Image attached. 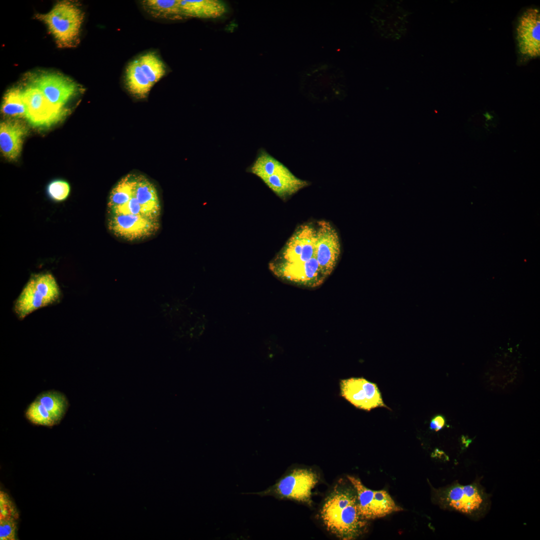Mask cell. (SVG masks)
Segmentation results:
<instances>
[{
	"label": "cell",
	"mask_w": 540,
	"mask_h": 540,
	"mask_svg": "<svg viewBox=\"0 0 540 540\" xmlns=\"http://www.w3.org/2000/svg\"><path fill=\"white\" fill-rule=\"evenodd\" d=\"M320 516L327 530L343 540L356 539L366 526L358 510L355 489L342 482L326 499Z\"/></svg>",
	"instance_id": "1"
},
{
	"label": "cell",
	"mask_w": 540,
	"mask_h": 540,
	"mask_svg": "<svg viewBox=\"0 0 540 540\" xmlns=\"http://www.w3.org/2000/svg\"><path fill=\"white\" fill-rule=\"evenodd\" d=\"M440 503L474 520L483 518L490 506V496L479 482L462 485L455 482L438 493Z\"/></svg>",
	"instance_id": "2"
},
{
	"label": "cell",
	"mask_w": 540,
	"mask_h": 540,
	"mask_svg": "<svg viewBox=\"0 0 540 540\" xmlns=\"http://www.w3.org/2000/svg\"><path fill=\"white\" fill-rule=\"evenodd\" d=\"M36 18L46 25L58 46L70 48L78 43L84 14L74 4L58 2L49 12L38 14Z\"/></svg>",
	"instance_id": "3"
},
{
	"label": "cell",
	"mask_w": 540,
	"mask_h": 540,
	"mask_svg": "<svg viewBox=\"0 0 540 540\" xmlns=\"http://www.w3.org/2000/svg\"><path fill=\"white\" fill-rule=\"evenodd\" d=\"M60 296V288L51 274H36L22 290L16 302L14 310L22 319L34 310L53 304Z\"/></svg>",
	"instance_id": "4"
},
{
	"label": "cell",
	"mask_w": 540,
	"mask_h": 540,
	"mask_svg": "<svg viewBox=\"0 0 540 540\" xmlns=\"http://www.w3.org/2000/svg\"><path fill=\"white\" fill-rule=\"evenodd\" d=\"M317 474L311 470L296 468L280 478L266 490L243 494L272 496L279 499H290L310 504L312 491L318 482Z\"/></svg>",
	"instance_id": "5"
},
{
	"label": "cell",
	"mask_w": 540,
	"mask_h": 540,
	"mask_svg": "<svg viewBox=\"0 0 540 540\" xmlns=\"http://www.w3.org/2000/svg\"><path fill=\"white\" fill-rule=\"evenodd\" d=\"M28 122L33 126L48 128L64 118L68 112L64 107L51 103L36 86L30 84L22 90Z\"/></svg>",
	"instance_id": "6"
},
{
	"label": "cell",
	"mask_w": 540,
	"mask_h": 540,
	"mask_svg": "<svg viewBox=\"0 0 540 540\" xmlns=\"http://www.w3.org/2000/svg\"><path fill=\"white\" fill-rule=\"evenodd\" d=\"M347 478L356 490L358 510L364 520L380 518L402 510L386 491L372 490L366 487L359 478L350 476Z\"/></svg>",
	"instance_id": "7"
},
{
	"label": "cell",
	"mask_w": 540,
	"mask_h": 540,
	"mask_svg": "<svg viewBox=\"0 0 540 540\" xmlns=\"http://www.w3.org/2000/svg\"><path fill=\"white\" fill-rule=\"evenodd\" d=\"M270 268L280 278L304 287L318 286L326 278L321 270L316 256L304 262H271Z\"/></svg>",
	"instance_id": "8"
},
{
	"label": "cell",
	"mask_w": 540,
	"mask_h": 540,
	"mask_svg": "<svg viewBox=\"0 0 540 540\" xmlns=\"http://www.w3.org/2000/svg\"><path fill=\"white\" fill-rule=\"evenodd\" d=\"M160 227V220L132 214H110L108 228L116 236L129 241L139 240L155 234Z\"/></svg>",
	"instance_id": "9"
},
{
	"label": "cell",
	"mask_w": 540,
	"mask_h": 540,
	"mask_svg": "<svg viewBox=\"0 0 540 540\" xmlns=\"http://www.w3.org/2000/svg\"><path fill=\"white\" fill-rule=\"evenodd\" d=\"M316 228L312 224L299 226L272 262L292 263L304 262L316 254Z\"/></svg>",
	"instance_id": "10"
},
{
	"label": "cell",
	"mask_w": 540,
	"mask_h": 540,
	"mask_svg": "<svg viewBox=\"0 0 540 540\" xmlns=\"http://www.w3.org/2000/svg\"><path fill=\"white\" fill-rule=\"evenodd\" d=\"M340 396L356 408L370 411L384 407L380 392L376 384L363 378H351L340 382Z\"/></svg>",
	"instance_id": "11"
},
{
	"label": "cell",
	"mask_w": 540,
	"mask_h": 540,
	"mask_svg": "<svg viewBox=\"0 0 540 540\" xmlns=\"http://www.w3.org/2000/svg\"><path fill=\"white\" fill-rule=\"evenodd\" d=\"M316 228V257L318 265L326 277L334 269L340 254L338 234L328 222L319 221Z\"/></svg>",
	"instance_id": "12"
},
{
	"label": "cell",
	"mask_w": 540,
	"mask_h": 540,
	"mask_svg": "<svg viewBox=\"0 0 540 540\" xmlns=\"http://www.w3.org/2000/svg\"><path fill=\"white\" fill-rule=\"evenodd\" d=\"M31 84L40 90L51 103L62 107L79 90L78 84L72 80L54 73L39 74L32 78Z\"/></svg>",
	"instance_id": "13"
},
{
	"label": "cell",
	"mask_w": 540,
	"mask_h": 540,
	"mask_svg": "<svg viewBox=\"0 0 540 540\" xmlns=\"http://www.w3.org/2000/svg\"><path fill=\"white\" fill-rule=\"evenodd\" d=\"M540 12L536 8H530L520 18L516 28V38L521 54L530 58L540 54Z\"/></svg>",
	"instance_id": "14"
},
{
	"label": "cell",
	"mask_w": 540,
	"mask_h": 540,
	"mask_svg": "<svg viewBox=\"0 0 540 540\" xmlns=\"http://www.w3.org/2000/svg\"><path fill=\"white\" fill-rule=\"evenodd\" d=\"M272 172L261 180L282 200L291 196L310 184L309 182L296 177L280 162Z\"/></svg>",
	"instance_id": "15"
},
{
	"label": "cell",
	"mask_w": 540,
	"mask_h": 540,
	"mask_svg": "<svg viewBox=\"0 0 540 540\" xmlns=\"http://www.w3.org/2000/svg\"><path fill=\"white\" fill-rule=\"evenodd\" d=\"M28 130L18 121H6L0 125V148L3 156L10 160L16 159L20 154L23 139Z\"/></svg>",
	"instance_id": "16"
},
{
	"label": "cell",
	"mask_w": 540,
	"mask_h": 540,
	"mask_svg": "<svg viewBox=\"0 0 540 540\" xmlns=\"http://www.w3.org/2000/svg\"><path fill=\"white\" fill-rule=\"evenodd\" d=\"M134 196L141 207L143 216L154 220H160L161 205L157 190L148 178L138 176Z\"/></svg>",
	"instance_id": "17"
},
{
	"label": "cell",
	"mask_w": 540,
	"mask_h": 540,
	"mask_svg": "<svg viewBox=\"0 0 540 540\" xmlns=\"http://www.w3.org/2000/svg\"><path fill=\"white\" fill-rule=\"evenodd\" d=\"M179 4L184 18H216L226 10L224 3L217 0H179Z\"/></svg>",
	"instance_id": "18"
},
{
	"label": "cell",
	"mask_w": 540,
	"mask_h": 540,
	"mask_svg": "<svg viewBox=\"0 0 540 540\" xmlns=\"http://www.w3.org/2000/svg\"><path fill=\"white\" fill-rule=\"evenodd\" d=\"M124 82L130 93L138 98H146L153 86L143 72L138 58L127 65Z\"/></svg>",
	"instance_id": "19"
},
{
	"label": "cell",
	"mask_w": 540,
	"mask_h": 540,
	"mask_svg": "<svg viewBox=\"0 0 540 540\" xmlns=\"http://www.w3.org/2000/svg\"><path fill=\"white\" fill-rule=\"evenodd\" d=\"M142 8L151 16L158 18H184L179 0H145L140 2Z\"/></svg>",
	"instance_id": "20"
},
{
	"label": "cell",
	"mask_w": 540,
	"mask_h": 540,
	"mask_svg": "<svg viewBox=\"0 0 540 540\" xmlns=\"http://www.w3.org/2000/svg\"><path fill=\"white\" fill-rule=\"evenodd\" d=\"M35 400L48 411L57 424L64 418L70 406L66 396L63 393L54 390L42 392Z\"/></svg>",
	"instance_id": "21"
},
{
	"label": "cell",
	"mask_w": 540,
	"mask_h": 540,
	"mask_svg": "<svg viewBox=\"0 0 540 540\" xmlns=\"http://www.w3.org/2000/svg\"><path fill=\"white\" fill-rule=\"evenodd\" d=\"M138 176L129 174L122 178L112 190L108 202V212L127 203L134 196Z\"/></svg>",
	"instance_id": "22"
},
{
	"label": "cell",
	"mask_w": 540,
	"mask_h": 540,
	"mask_svg": "<svg viewBox=\"0 0 540 540\" xmlns=\"http://www.w3.org/2000/svg\"><path fill=\"white\" fill-rule=\"evenodd\" d=\"M137 58L143 72L153 86L166 74V66L156 52H148Z\"/></svg>",
	"instance_id": "23"
},
{
	"label": "cell",
	"mask_w": 540,
	"mask_h": 540,
	"mask_svg": "<svg viewBox=\"0 0 540 540\" xmlns=\"http://www.w3.org/2000/svg\"><path fill=\"white\" fill-rule=\"evenodd\" d=\"M2 110L4 114L11 117H25L26 108L22 90L16 88L8 90L4 98Z\"/></svg>",
	"instance_id": "24"
},
{
	"label": "cell",
	"mask_w": 540,
	"mask_h": 540,
	"mask_svg": "<svg viewBox=\"0 0 540 540\" xmlns=\"http://www.w3.org/2000/svg\"><path fill=\"white\" fill-rule=\"evenodd\" d=\"M25 416L31 423L36 425L51 427L57 424L48 411L36 400L29 404Z\"/></svg>",
	"instance_id": "25"
},
{
	"label": "cell",
	"mask_w": 540,
	"mask_h": 540,
	"mask_svg": "<svg viewBox=\"0 0 540 540\" xmlns=\"http://www.w3.org/2000/svg\"><path fill=\"white\" fill-rule=\"evenodd\" d=\"M47 193L52 200L60 202L66 200L70 192V186L66 181L56 180L50 182L47 186Z\"/></svg>",
	"instance_id": "26"
},
{
	"label": "cell",
	"mask_w": 540,
	"mask_h": 540,
	"mask_svg": "<svg viewBox=\"0 0 540 540\" xmlns=\"http://www.w3.org/2000/svg\"><path fill=\"white\" fill-rule=\"evenodd\" d=\"M19 513L9 496L4 492H0V520L13 518L18 520Z\"/></svg>",
	"instance_id": "27"
},
{
	"label": "cell",
	"mask_w": 540,
	"mask_h": 540,
	"mask_svg": "<svg viewBox=\"0 0 540 540\" xmlns=\"http://www.w3.org/2000/svg\"><path fill=\"white\" fill-rule=\"evenodd\" d=\"M17 520L13 518L0 520V539L1 540L16 539Z\"/></svg>",
	"instance_id": "28"
},
{
	"label": "cell",
	"mask_w": 540,
	"mask_h": 540,
	"mask_svg": "<svg viewBox=\"0 0 540 540\" xmlns=\"http://www.w3.org/2000/svg\"><path fill=\"white\" fill-rule=\"evenodd\" d=\"M109 213L110 215L132 214L142 216L140 206L134 196L127 203L114 208Z\"/></svg>",
	"instance_id": "29"
},
{
	"label": "cell",
	"mask_w": 540,
	"mask_h": 540,
	"mask_svg": "<svg viewBox=\"0 0 540 540\" xmlns=\"http://www.w3.org/2000/svg\"><path fill=\"white\" fill-rule=\"evenodd\" d=\"M444 424V418L441 416H437L431 420L430 427L431 430L438 432L440 430Z\"/></svg>",
	"instance_id": "30"
}]
</instances>
